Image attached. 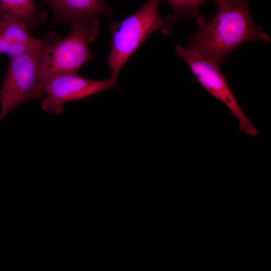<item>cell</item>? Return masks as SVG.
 Segmentation results:
<instances>
[{
	"label": "cell",
	"instance_id": "cell-1",
	"mask_svg": "<svg viewBox=\"0 0 271 271\" xmlns=\"http://www.w3.org/2000/svg\"><path fill=\"white\" fill-rule=\"evenodd\" d=\"M214 1L217 6L214 16L209 22L202 16L197 18V30L188 37V47L220 65L243 44L270 40L252 21L249 0Z\"/></svg>",
	"mask_w": 271,
	"mask_h": 271
},
{
	"label": "cell",
	"instance_id": "cell-2",
	"mask_svg": "<svg viewBox=\"0 0 271 271\" xmlns=\"http://www.w3.org/2000/svg\"><path fill=\"white\" fill-rule=\"evenodd\" d=\"M161 0H148L136 13L124 20L111 24V48L107 64L110 79L115 84L121 68L133 52L154 31L160 29L163 34H171L176 15L162 17L158 10Z\"/></svg>",
	"mask_w": 271,
	"mask_h": 271
},
{
	"label": "cell",
	"instance_id": "cell-3",
	"mask_svg": "<svg viewBox=\"0 0 271 271\" xmlns=\"http://www.w3.org/2000/svg\"><path fill=\"white\" fill-rule=\"evenodd\" d=\"M100 23L97 18L71 25L70 32L45 48L41 64L39 80L43 88L53 78L62 74L76 73L94 55L89 44L96 38Z\"/></svg>",
	"mask_w": 271,
	"mask_h": 271
},
{
	"label": "cell",
	"instance_id": "cell-4",
	"mask_svg": "<svg viewBox=\"0 0 271 271\" xmlns=\"http://www.w3.org/2000/svg\"><path fill=\"white\" fill-rule=\"evenodd\" d=\"M59 39L50 32L38 46L11 58L0 90V121L20 105L42 96L39 75L43 55L47 46Z\"/></svg>",
	"mask_w": 271,
	"mask_h": 271
},
{
	"label": "cell",
	"instance_id": "cell-5",
	"mask_svg": "<svg viewBox=\"0 0 271 271\" xmlns=\"http://www.w3.org/2000/svg\"><path fill=\"white\" fill-rule=\"evenodd\" d=\"M175 49L177 55L188 64L200 84L210 95L223 103L230 113L237 118L239 129L248 135L256 136L257 129L237 102L220 65L189 47L184 48L178 44Z\"/></svg>",
	"mask_w": 271,
	"mask_h": 271
},
{
	"label": "cell",
	"instance_id": "cell-6",
	"mask_svg": "<svg viewBox=\"0 0 271 271\" xmlns=\"http://www.w3.org/2000/svg\"><path fill=\"white\" fill-rule=\"evenodd\" d=\"M114 85L110 78L95 80L82 77L77 73L58 75L44 87L46 96L41 106L46 112L59 114L63 111L66 102L113 88Z\"/></svg>",
	"mask_w": 271,
	"mask_h": 271
},
{
	"label": "cell",
	"instance_id": "cell-7",
	"mask_svg": "<svg viewBox=\"0 0 271 271\" xmlns=\"http://www.w3.org/2000/svg\"><path fill=\"white\" fill-rule=\"evenodd\" d=\"M42 1L51 8L57 21L71 25L100 15L111 16L113 12L104 0Z\"/></svg>",
	"mask_w": 271,
	"mask_h": 271
},
{
	"label": "cell",
	"instance_id": "cell-8",
	"mask_svg": "<svg viewBox=\"0 0 271 271\" xmlns=\"http://www.w3.org/2000/svg\"><path fill=\"white\" fill-rule=\"evenodd\" d=\"M29 31L21 22L0 17V54L6 53L13 58L40 45L43 38H35Z\"/></svg>",
	"mask_w": 271,
	"mask_h": 271
},
{
	"label": "cell",
	"instance_id": "cell-9",
	"mask_svg": "<svg viewBox=\"0 0 271 271\" xmlns=\"http://www.w3.org/2000/svg\"><path fill=\"white\" fill-rule=\"evenodd\" d=\"M0 17L15 19L32 31L44 22L46 15L38 10L35 0H0Z\"/></svg>",
	"mask_w": 271,
	"mask_h": 271
},
{
	"label": "cell",
	"instance_id": "cell-10",
	"mask_svg": "<svg viewBox=\"0 0 271 271\" xmlns=\"http://www.w3.org/2000/svg\"><path fill=\"white\" fill-rule=\"evenodd\" d=\"M162 1V0H161ZM173 7L176 16L180 19L198 15L201 7L208 0H165Z\"/></svg>",
	"mask_w": 271,
	"mask_h": 271
}]
</instances>
